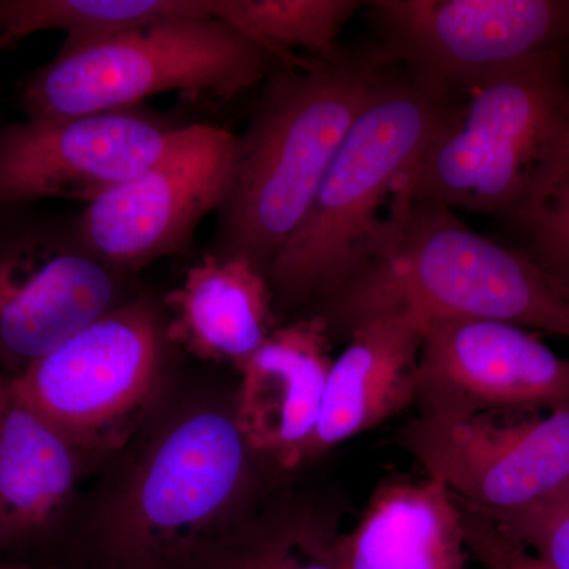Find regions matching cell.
<instances>
[{
    "mask_svg": "<svg viewBox=\"0 0 569 569\" xmlns=\"http://www.w3.org/2000/svg\"><path fill=\"white\" fill-rule=\"evenodd\" d=\"M332 337L378 317L422 328L497 320L569 339V301L518 247L479 234L451 209L392 201L380 241L353 274L318 302Z\"/></svg>",
    "mask_w": 569,
    "mask_h": 569,
    "instance_id": "6da1fadb",
    "label": "cell"
},
{
    "mask_svg": "<svg viewBox=\"0 0 569 569\" xmlns=\"http://www.w3.org/2000/svg\"><path fill=\"white\" fill-rule=\"evenodd\" d=\"M389 70L373 51L271 71L249 129L238 137L217 253L244 258L268 277Z\"/></svg>",
    "mask_w": 569,
    "mask_h": 569,
    "instance_id": "7a4b0ae2",
    "label": "cell"
},
{
    "mask_svg": "<svg viewBox=\"0 0 569 569\" xmlns=\"http://www.w3.org/2000/svg\"><path fill=\"white\" fill-rule=\"evenodd\" d=\"M466 93L402 176L395 200L486 213L515 227L569 141L565 48L497 71Z\"/></svg>",
    "mask_w": 569,
    "mask_h": 569,
    "instance_id": "3957f363",
    "label": "cell"
},
{
    "mask_svg": "<svg viewBox=\"0 0 569 569\" xmlns=\"http://www.w3.org/2000/svg\"><path fill=\"white\" fill-rule=\"evenodd\" d=\"M452 100L389 70L348 130L309 212L268 272L282 305L320 302L365 263L380 241L402 176L447 118ZM391 216V213H389Z\"/></svg>",
    "mask_w": 569,
    "mask_h": 569,
    "instance_id": "277c9868",
    "label": "cell"
},
{
    "mask_svg": "<svg viewBox=\"0 0 569 569\" xmlns=\"http://www.w3.org/2000/svg\"><path fill=\"white\" fill-rule=\"evenodd\" d=\"M276 67L268 52L217 18L160 21L63 40L58 54L21 82L18 99L28 119L133 110L167 92L230 100Z\"/></svg>",
    "mask_w": 569,
    "mask_h": 569,
    "instance_id": "5b68a950",
    "label": "cell"
},
{
    "mask_svg": "<svg viewBox=\"0 0 569 569\" xmlns=\"http://www.w3.org/2000/svg\"><path fill=\"white\" fill-rule=\"evenodd\" d=\"M249 451L230 418L200 411L153 443L112 515V552L129 569L193 559L246 489Z\"/></svg>",
    "mask_w": 569,
    "mask_h": 569,
    "instance_id": "8992f818",
    "label": "cell"
},
{
    "mask_svg": "<svg viewBox=\"0 0 569 569\" xmlns=\"http://www.w3.org/2000/svg\"><path fill=\"white\" fill-rule=\"evenodd\" d=\"M164 325L148 299L112 307L11 378L78 452L121 447L151 403Z\"/></svg>",
    "mask_w": 569,
    "mask_h": 569,
    "instance_id": "52a82bcc",
    "label": "cell"
},
{
    "mask_svg": "<svg viewBox=\"0 0 569 569\" xmlns=\"http://www.w3.org/2000/svg\"><path fill=\"white\" fill-rule=\"evenodd\" d=\"M388 67L452 100L490 74L569 44V0H376Z\"/></svg>",
    "mask_w": 569,
    "mask_h": 569,
    "instance_id": "ba28073f",
    "label": "cell"
},
{
    "mask_svg": "<svg viewBox=\"0 0 569 569\" xmlns=\"http://www.w3.org/2000/svg\"><path fill=\"white\" fill-rule=\"evenodd\" d=\"M236 159L238 137L228 130L178 127L156 162L88 204L74 231L112 271H138L183 252L198 224L223 208Z\"/></svg>",
    "mask_w": 569,
    "mask_h": 569,
    "instance_id": "9c48e42d",
    "label": "cell"
},
{
    "mask_svg": "<svg viewBox=\"0 0 569 569\" xmlns=\"http://www.w3.org/2000/svg\"><path fill=\"white\" fill-rule=\"evenodd\" d=\"M116 271L77 231L0 223V376L18 377L114 307Z\"/></svg>",
    "mask_w": 569,
    "mask_h": 569,
    "instance_id": "30bf717a",
    "label": "cell"
},
{
    "mask_svg": "<svg viewBox=\"0 0 569 569\" xmlns=\"http://www.w3.org/2000/svg\"><path fill=\"white\" fill-rule=\"evenodd\" d=\"M176 130L137 110L0 122V209L91 204L156 162Z\"/></svg>",
    "mask_w": 569,
    "mask_h": 569,
    "instance_id": "8fae6325",
    "label": "cell"
},
{
    "mask_svg": "<svg viewBox=\"0 0 569 569\" xmlns=\"http://www.w3.org/2000/svg\"><path fill=\"white\" fill-rule=\"evenodd\" d=\"M413 406L456 419L569 406V359L520 326L437 321L425 328Z\"/></svg>",
    "mask_w": 569,
    "mask_h": 569,
    "instance_id": "7c38bea8",
    "label": "cell"
},
{
    "mask_svg": "<svg viewBox=\"0 0 569 569\" xmlns=\"http://www.w3.org/2000/svg\"><path fill=\"white\" fill-rule=\"evenodd\" d=\"M549 411L518 422L417 417L400 443L459 500L486 515L508 511L569 481V406Z\"/></svg>",
    "mask_w": 569,
    "mask_h": 569,
    "instance_id": "4fadbf2b",
    "label": "cell"
},
{
    "mask_svg": "<svg viewBox=\"0 0 569 569\" xmlns=\"http://www.w3.org/2000/svg\"><path fill=\"white\" fill-rule=\"evenodd\" d=\"M331 335L323 318L279 326L238 367L234 421L250 448L284 470L306 463L331 370Z\"/></svg>",
    "mask_w": 569,
    "mask_h": 569,
    "instance_id": "5bb4252c",
    "label": "cell"
},
{
    "mask_svg": "<svg viewBox=\"0 0 569 569\" xmlns=\"http://www.w3.org/2000/svg\"><path fill=\"white\" fill-rule=\"evenodd\" d=\"M422 339V325L399 316L373 318L347 337L326 380L306 462L413 406Z\"/></svg>",
    "mask_w": 569,
    "mask_h": 569,
    "instance_id": "9a60e30c",
    "label": "cell"
},
{
    "mask_svg": "<svg viewBox=\"0 0 569 569\" xmlns=\"http://www.w3.org/2000/svg\"><path fill=\"white\" fill-rule=\"evenodd\" d=\"M456 498L440 479H385L355 529L337 535L340 569H466Z\"/></svg>",
    "mask_w": 569,
    "mask_h": 569,
    "instance_id": "2e32d148",
    "label": "cell"
},
{
    "mask_svg": "<svg viewBox=\"0 0 569 569\" xmlns=\"http://www.w3.org/2000/svg\"><path fill=\"white\" fill-rule=\"evenodd\" d=\"M168 342L239 367L274 332L268 277L244 258L208 253L164 296Z\"/></svg>",
    "mask_w": 569,
    "mask_h": 569,
    "instance_id": "e0dca14e",
    "label": "cell"
},
{
    "mask_svg": "<svg viewBox=\"0 0 569 569\" xmlns=\"http://www.w3.org/2000/svg\"><path fill=\"white\" fill-rule=\"evenodd\" d=\"M77 451L0 376V548L54 522L73 492Z\"/></svg>",
    "mask_w": 569,
    "mask_h": 569,
    "instance_id": "ac0fdd59",
    "label": "cell"
},
{
    "mask_svg": "<svg viewBox=\"0 0 569 569\" xmlns=\"http://www.w3.org/2000/svg\"><path fill=\"white\" fill-rule=\"evenodd\" d=\"M359 0H212V18L227 22L268 52L277 66L331 61L343 54L339 37Z\"/></svg>",
    "mask_w": 569,
    "mask_h": 569,
    "instance_id": "d6986e66",
    "label": "cell"
},
{
    "mask_svg": "<svg viewBox=\"0 0 569 569\" xmlns=\"http://www.w3.org/2000/svg\"><path fill=\"white\" fill-rule=\"evenodd\" d=\"M189 18H212V0H0V48L44 31L86 40Z\"/></svg>",
    "mask_w": 569,
    "mask_h": 569,
    "instance_id": "ffe728a7",
    "label": "cell"
},
{
    "mask_svg": "<svg viewBox=\"0 0 569 569\" xmlns=\"http://www.w3.org/2000/svg\"><path fill=\"white\" fill-rule=\"evenodd\" d=\"M336 522L296 518L244 539L213 569H340L335 557Z\"/></svg>",
    "mask_w": 569,
    "mask_h": 569,
    "instance_id": "44dd1931",
    "label": "cell"
},
{
    "mask_svg": "<svg viewBox=\"0 0 569 569\" xmlns=\"http://www.w3.org/2000/svg\"><path fill=\"white\" fill-rule=\"evenodd\" d=\"M522 250L569 301V141L552 178L515 224Z\"/></svg>",
    "mask_w": 569,
    "mask_h": 569,
    "instance_id": "7402d4cb",
    "label": "cell"
},
{
    "mask_svg": "<svg viewBox=\"0 0 569 569\" xmlns=\"http://www.w3.org/2000/svg\"><path fill=\"white\" fill-rule=\"evenodd\" d=\"M486 516L550 568L569 569V481L522 507Z\"/></svg>",
    "mask_w": 569,
    "mask_h": 569,
    "instance_id": "603a6c76",
    "label": "cell"
},
{
    "mask_svg": "<svg viewBox=\"0 0 569 569\" xmlns=\"http://www.w3.org/2000/svg\"><path fill=\"white\" fill-rule=\"evenodd\" d=\"M455 498L459 507L460 520H462L468 553L482 568L553 569L538 559L526 546L505 533L488 516L470 507L466 501L459 500L458 497L455 496Z\"/></svg>",
    "mask_w": 569,
    "mask_h": 569,
    "instance_id": "cb8c5ba5",
    "label": "cell"
},
{
    "mask_svg": "<svg viewBox=\"0 0 569 569\" xmlns=\"http://www.w3.org/2000/svg\"><path fill=\"white\" fill-rule=\"evenodd\" d=\"M0 569H36V568L24 567V565H7V567H2Z\"/></svg>",
    "mask_w": 569,
    "mask_h": 569,
    "instance_id": "d4e9b609",
    "label": "cell"
},
{
    "mask_svg": "<svg viewBox=\"0 0 569 569\" xmlns=\"http://www.w3.org/2000/svg\"><path fill=\"white\" fill-rule=\"evenodd\" d=\"M565 52H567V61H568V66H569V44L567 48H565Z\"/></svg>",
    "mask_w": 569,
    "mask_h": 569,
    "instance_id": "484cf974",
    "label": "cell"
}]
</instances>
